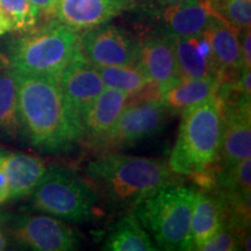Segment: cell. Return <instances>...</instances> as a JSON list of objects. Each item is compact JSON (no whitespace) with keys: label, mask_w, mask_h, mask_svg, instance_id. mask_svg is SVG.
Here are the masks:
<instances>
[{"label":"cell","mask_w":251,"mask_h":251,"mask_svg":"<svg viewBox=\"0 0 251 251\" xmlns=\"http://www.w3.org/2000/svg\"><path fill=\"white\" fill-rule=\"evenodd\" d=\"M9 199V187L7 177H6L4 170L0 166V203H4Z\"/></svg>","instance_id":"f1b7e54d"},{"label":"cell","mask_w":251,"mask_h":251,"mask_svg":"<svg viewBox=\"0 0 251 251\" xmlns=\"http://www.w3.org/2000/svg\"><path fill=\"white\" fill-rule=\"evenodd\" d=\"M196 194L192 187L169 181L134 207L135 216L158 249L188 250Z\"/></svg>","instance_id":"5b68a950"},{"label":"cell","mask_w":251,"mask_h":251,"mask_svg":"<svg viewBox=\"0 0 251 251\" xmlns=\"http://www.w3.org/2000/svg\"><path fill=\"white\" fill-rule=\"evenodd\" d=\"M171 169L162 159L105 153L87 163L85 175L99 197L115 207H134L171 181Z\"/></svg>","instance_id":"7a4b0ae2"},{"label":"cell","mask_w":251,"mask_h":251,"mask_svg":"<svg viewBox=\"0 0 251 251\" xmlns=\"http://www.w3.org/2000/svg\"><path fill=\"white\" fill-rule=\"evenodd\" d=\"M81 56L96 67L130 65L137 62L139 46L121 28L101 25L79 35Z\"/></svg>","instance_id":"ba28073f"},{"label":"cell","mask_w":251,"mask_h":251,"mask_svg":"<svg viewBox=\"0 0 251 251\" xmlns=\"http://www.w3.org/2000/svg\"><path fill=\"white\" fill-rule=\"evenodd\" d=\"M20 131L17 80L12 69H0V140H17Z\"/></svg>","instance_id":"7402d4cb"},{"label":"cell","mask_w":251,"mask_h":251,"mask_svg":"<svg viewBox=\"0 0 251 251\" xmlns=\"http://www.w3.org/2000/svg\"><path fill=\"white\" fill-rule=\"evenodd\" d=\"M11 30H12L11 24H9V21L7 20V18L5 17L4 13L0 11V36L5 35L6 33H8V31Z\"/></svg>","instance_id":"f546056e"},{"label":"cell","mask_w":251,"mask_h":251,"mask_svg":"<svg viewBox=\"0 0 251 251\" xmlns=\"http://www.w3.org/2000/svg\"><path fill=\"white\" fill-rule=\"evenodd\" d=\"M0 166L7 177L12 200L33 193L47 172L46 163L40 157L2 148H0Z\"/></svg>","instance_id":"9a60e30c"},{"label":"cell","mask_w":251,"mask_h":251,"mask_svg":"<svg viewBox=\"0 0 251 251\" xmlns=\"http://www.w3.org/2000/svg\"><path fill=\"white\" fill-rule=\"evenodd\" d=\"M128 100V93L112 87H105L84 115L83 141L85 140L87 143L93 146L102 139L117 122L127 106Z\"/></svg>","instance_id":"ac0fdd59"},{"label":"cell","mask_w":251,"mask_h":251,"mask_svg":"<svg viewBox=\"0 0 251 251\" xmlns=\"http://www.w3.org/2000/svg\"><path fill=\"white\" fill-rule=\"evenodd\" d=\"M219 78H183L162 93L161 100L171 113H183L218 93Z\"/></svg>","instance_id":"ffe728a7"},{"label":"cell","mask_w":251,"mask_h":251,"mask_svg":"<svg viewBox=\"0 0 251 251\" xmlns=\"http://www.w3.org/2000/svg\"><path fill=\"white\" fill-rule=\"evenodd\" d=\"M59 84L69 105L81 121L92 102L105 89L98 69L83 56L63 71Z\"/></svg>","instance_id":"7c38bea8"},{"label":"cell","mask_w":251,"mask_h":251,"mask_svg":"<svg viewBox=\"0 0 251 251\" xmlns=\"http://www.w3.org/2000/svg\"><path fill=\"white\" fill-rule=\"evenodd\" d=\"M158 1H161L162 4H165V5H175V4H179V2L187 1V0H158Z\"/></svg>","instance_id":"1f68e13d"},{"label":"cell","mask_w":251,"mask_h":251,"mask_svg":"<svg viewBox=\"0 0 251 251\" xmlns=\"http://www.w3.org/2000/svg\"><path fill=\"white\" fill-rule=\"evenodd\" d=\"M7 237L5 236L4 233L1 231V229H0V250H5L6 248H7Z\"/></svg>","instance_id":"4dcf8cb0"},{"label":"cell","mask_w":251,"mask_h":251,"mask_svg":"<svg viewBox=\"0 0 251 251\" xmlns=\"http://www.w3.org/2000/svg\"><path fill=\"white\" fill-rule=\"evenodd\" d=\"M0 11L7 18L12 30L21 33L36 27L40 17L39 8L29 0H0Z\"/></svg>","instance_id":"cb8c5ba5"},{"label":"cell","mask_w":251,"mask_h":251,"mask_svg":"<svg viewBox=\"0 0 251 251\" xmlns=\"http://www.w3.org/2000/svg\"><path fill=\"white\" fill-rule=\"evenodd\" d=\"M241 35V54H242V67L244 69H251V29H244L240 31Z\"/></svg>","instance_id":"4316f807"},{"label":"cell","mask_w":251,"mask_h":251,"mask_svg":"<svg viewBox=\"0 0 251 251\" xmlns=\"http://www.w3.org/2000/svg\"><path fill=\"white\" fill-rule=\"evenodd\" d=\"M178 71L183 78H219L208 37L201 33L188 37L172 36Z\"/></svg>","instance_id":"d6986e66"},{"label":"cell","mask_w":251,"mask_h":251,"mask_svg":"<svg viewBox=\"0 0 251 251\" xmlns=\"http://www.w3.org/2000/svg\"><path fill=\"white\" fill-rule=\"evenodd\" d=\"M13 74L20 129L31 146L43 151L62 152L83 141V121L65 99L59 78Z\"/></svg>","instance_id":"6da1fadb"},{"label":"cell","mask_w":251,"mask_h":251,"mask_svg":"<svg viewBox=\"0 0 251 251\" xmlns=\"http://www.w3.org/2000/svg\"><path fill=\"white\" fill-rule=\"evenodd\" d=\"M222 112L224 127L218 159L227 170L242 159L251 157L250 99L241 98L231 103L222 102Z\"/></svg>","instance_id":"9c48e42d"},{"label":"cell","mask_w":251,"mask_h":251,"mask_svg":"<svg viewBox=\"0 0 251 251\" xmlns=\"http://www.w3.org/2000/svg\"><path fill=\"white\" fill-rule=\"evenodd\" d=\"M137 64L162 93L180 79L171 35L157 36L139 46Z\"/></svg>","instance_id":"4fadbf2b"},{"label":"cell","mask_w":251,"mask_h":251,"mask_svg":"<svg viewBox=\"0 0 251 251\" xmlns=\"http://www.w3.org/2000/svg\"><path fill=\"white\" fill-rule=\"evenodd\" d=\"M81 56L78 30L59 20L25 31L12 43L8 62L17 74L59 78Z\"/></svg>","instance_id":"277c9868"},{"label":"cell","mask_w":251,"mask_h":251,"mask_svg":"<svg viewBox=\"0 0 251 251\" xmlns=\"http://www.w3.org/2000/svg\"><path fill=\"white\" fill-rule=\"evenodd\" d=\"M12 234L19 243L37 251H69L78 248L75 231L52 216L36 215L19 220Z\"/></svg>","instance_id":"30bf717a"},{"label":"cell","mask_w":251,"mask_h":251,"mask_svg":"<svg viewBox=\"0 0 251 251\" xmlns=\"http://www.w3.org/2000/svg\"><path fill=\"white\" fill-rule=\"evenodd\" d=\"M162 17L169 35L176 37L199 35L218 18L215 0H187L179 4L168 5Z\"/></svg>","instance_id":"2e32d148"},{"label":"cell","mask_w":251,"mask_h":251,"mask_svg":"<svg viewBox=\"0 0 251 251\" xmlns=\"http://www.w3.org/2000/svg\"><path fill=\"white\" fill-rule=\"evenodd\" d=\"M105 87L120 90L129 96L146 89L151 81L137 63L130 65L97 67Z\"/></svg>","instance_id":"603a6c76"},{"label":"cell","mask_w":251,"mask_h":251,"mask_svg":"<svg viewBox=\"0 0 251 251\" xmlns=\"http://www.w3.org/2000/svg\"><path fill=\"white\" fill-rule=\"evenodd\" d=\"M228 213V205L222 196L206 191L197 192L191 218L188 250H199L224 226Z\"/></svg>","instance_id":"e0dca14e"},{"label":"cell","mask_w":251,"mask_h":251,"mask_svg":"<svg viewBox=\"0 0 251 251\" xmlns=\"http://www.w3.org/2000/svg\"><path fill=\"white\" fill-rule=\"evenodd\" d=\"M29 1L35 7L39 8L40 13L46 15H54L58 0H29Z\"/></svg>","instance_id":"83f0119b"},{"label":"cell","mask_w":251,"mask_h":251,"mask_svg":"<svg viewBox=\"0 0 251 251\" xmlns=\"http://www.w3.org/2000/svg\"><path fill=\"white\" fill-rule=\"evenodd\" d=\"M246 227L226 220L224 226L200 247L201 251H233L240 250L244 241Z\"/></svg>","instance_id":"484cf974"},{"label":"cell","mask_w":251,"mask_h":251,"mask_svg":"<svg viewBox=\"0 0 251 251\" xmlns=\"http://www.w3.org/2000/svg\"><path fill=\"white\" fill-rule=\"evenodd\" d=\"M181 114L178 137L168 163L171 171L193 178L212 174L224 127L221 99L214 94Z\"/></svg>","instance_id":"3957f363"},{"label":"cell","mask_w":251,"mask_h":251,"mask_svg":"<svg viewBox=\"0 0 251 251\" xmlns=\"http://www.w3.org/2000/svg\"><path fill=\"white\" fill-rule=\"evenodd\" d=\"M102 250L108 251H155L158 250L150 235L135 214H129L117 222L107 234Z\"/></svg>","instance_id":"44dd1931"},{"label":"cell","mask_w":251,"mask_h":251,"mask_svg":"<svg viewBox=\"0 0 251 251\" xmlns=\"http://www.w3.org/2000/svg\"><path fill=\"white\" fill-rule=\"evenodd\" d=\"M169 109L158 98L130 99L112 129L93 144L97 149L117 150L134 146L163 129Z\"/></svg>","instance_id":"52a82bcc"},{"label":"cell","mask_w":251,"mask_h":251,"mask_svg":"<svg viewBox=\"0 0 251 251\" xmlns=\"http://www.w3.org/2000/svg\"><path fill=\"white\" fill-rule=\"evenodd\" d=\"M98 200L89 180L61 166L47 170L33 191L34 208L71 222H86L98 215Z\"/></svg>","instance_id":"8992f818"},{"label":"cell","mask_w":251,"mask_h":251,"mask_svg":"<svg viewBox=\"0 0 251 251\" xmlns=\"http://www.w3.org/2000/svg\"><path fill=\"white\" fill-rule=\"evenodd\" d=\"M215 11L220 20L238 31L251 27V0H215Z\"/></svg>","instance_id":"d4e9b609"},{"label":"cell","mask_w":251,"mask_h":251,"mask_svg":"<svg viewBox=\"0 0 251 251\" xmlns=\"http://www.w3.org/2000/svg\"><path fill=\"white\" fill-rule=\"evenodd\" d=\"M135 5V0H58L55 17L76 30L107 24Z\"/></svg>","instance_id":"8fae6325"},{"label":"cell","mask_w":251,"mask_h":251,"mask_svg":"<svg viewBox=\"0 0 251 251\" xmlns=\"http://www.w3.org/2000/svg\"><path fill=\"white\" fill-rule=\"evenodd\" d=\"M202 33L208 37L211 43L221 84L238 78L237 71L243 68L240 31L215 18Z\"/></svg>","instance_id":"5bb4252c"}]
</instances>
